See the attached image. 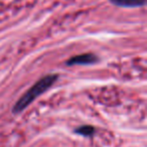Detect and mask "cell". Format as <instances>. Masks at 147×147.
<instances>
[{"mask_svg":"<svg viewBox=\"0 0 147 147\" xmlns=\"http://www.w3.org/2000/svg\"><path fill=\"white\" fill-rule=\"evenodd\" d=\"M57 81V75L51 74V75H47V76L42 77L39 79L27 92H25L22 95L20 99L15 103V105L12 108L13 114H18L21 113L24 109H26L35 99L41 94L47 91L55 82Z\"/></svg>","mask_w":147,"mask_h":147,"instance_id":"1","label":"cell"},{"mask_svg":"<svg viewBox=\"0 0 147 147\" xmlns=\"http://www.w3.org/2000/svg\"><path fill=\"white\" fill-rule=\"evenodd\" d=\"M98 61V57L93 53H83L76 57H73L67 61V65H93V63Z\"/></svg>","mask_w":147,"mask_h":147,"instance_id":"2","label":"cell"},{"mask_svg":"<svg viewBox=\"0 0 147 147\" xmlns=\"http://www.w3.org/2000/svg\"><path fill=\"white\" fill-rule=\"evenodd\" d=\"M111 3L122 7H140L145 5L146 0H110Z\"/></svg>","mask_w":147,"mask_h":147,"instance_id":"3","label":"cell"},{"mask_svg":"<svg viewBox=\"0 0 147 147\" xmlns=\"http://www.w3.org/2000/svg\"><path fill=\"white\" fill-rule=\"evenodd\" d=\"M75 132L79 135H82V136L85 137H89L92 136L95 133V128L91 125H83V126H80L75 130Z\"/></svg>","mask_w":147,"mask_h":147,"instance_id":"4","label":"cell"}]
</instances>
